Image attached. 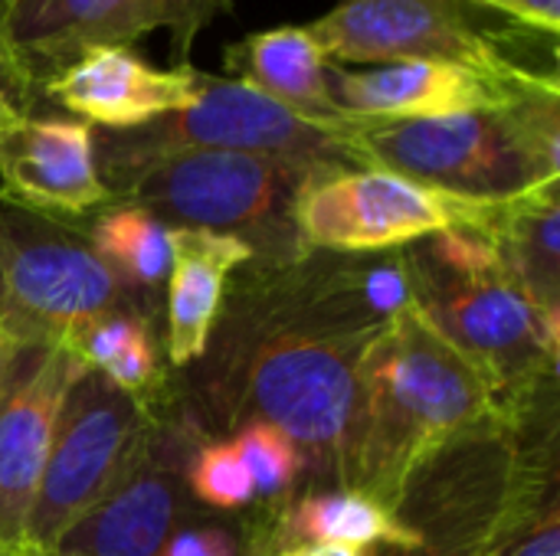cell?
Segmentation results:
<instances>
[{
    "mask_svg": "<svg viewBox=\"0 0 560 556\" xmlns=\"http://www.w3.org/2000/svg\"><path fill=\"white\" fill-rule=\"evenodd\" d=\"M141 433L138 397L85 370L56 416L49 456L26 521V547L52 556L62 534L102 498Z\"/></svg>",
    "mask_w": 560,
    "mask_h": 556,
    "instance_id": "8fae6325",
    "label": "cell"
},
{
    "mask_svg": "<svg viewBox=\"0 0 560 556\" xmlns=\"http://www.w3.org/2000/svg\"><path fill=\"white\" fill-rule=\"evenodd\" d=\"M502 10H512L538 26H548V29H560V0H489Z\"/></svg>",
    "mask_w": 560,
    "mask_h": 556,
    "instance_id": "f546056e",
    "label": "cell"
},
{
    "mask_svg": "<svg viewBox=\"0 0 560 556\" xmlns=\"http://www.w3.org/2000/svg\"><path fill=\"white\" fill-rule=\"evenodd\" d=\"M502 203L456 197L381 167H328L299 193L295 229L308 249L384 252L456 226L492 229Z\"/></svg>",
    "mask_w": 560,
    "mask_h": 556,
    "instance_id": "30bf717a",
    "label": "cell"
},
{
    "mask_svg": "<svg viewBox=\"0 0 560 556\" xmlns=\"http://www.w3.org/2000/svg\"><path fill=\"white\" fill-rule=\"evenodd\" d=\"M187 488L200 505L217 511H233L256 498L253 478L230 442H210L190 459Z\"/></svg>",
    "mask_w": 560,
    "mask_h": 556,
    "instance_id": "484cf974",
    "label": "cell"
},
{
    "mask_svg": "<svg viewBox=\"0 0 560 556\" xmlns=\"http://www.w3.org/2000/svg\"><path fill=\"white\" fill-rule=\"evenodd\" d=\"M226 288L220 334L200 357V410L223 429H282L318 488H358L364 439L361 364L384 324L358 265L266 262ZM390 318V315H387Z\"/></svg>",
    "mask_w": 560,
    "mask_h": 556,
    "instance_id": "6da1fadb",
    "label": "cell"
},
{
    "mask_svg": "<svg viewBox=\"0 0 560 556\" xmlns=\"http://www.w3.org/2000/svg\"><path fill=\"white\" fill-rule=\"evenodd\" d=\"M318 170L328 167L233 151H177L102 184L112 203L138 206L167 226L236 236L253 252H279V262H289L312 252L295 229V203Z\"/></svg>",
    "mask_w": 560,
    "mask_h": 556,
    "instance_id": "8992f818",
    "label": "cell"
},
{
    "mask_svg": "<svg viewBox=\"0 0 560 556\" xmlns=\"http://www.w3.org/2000/svg\"><path fill=\"white\" fill-rule=\"evenodd\" d=\"M560 184L502 203L492 226L495 249L545 318H560Z\"/></svg>",
    "mask_w": 560,
    "mask_h": 556,
    "instance_id": "ffe728a7",
    "label": "cell"
},
{
    "mask_svg": "<svg viewBox=\"0 0 560 556\" xmlns=\"http://www.w3.org/2000/svg\"><path fill=\"white\" fill-rule=\"evenodd\" d=\"M26 344V338L10 324V318L0 311V393L10 380V370H13V360H16V351Z\"/></svg>",
    "mask_w": 560,
    "mask_h": 556,
    "instance_id": "4dcf8cb0",
    "label": "cell"
},
{
    "mask_svg": "<svg viewBox=\"0 0 560 556\" xmlns=\"http://www.w3.org/2000/svg\"><path fill=\"white\" fill-rule=\"evenodd\" d=\"M279 556H364V551H354V547H299V551H282Z\"/></svg>",
    "mask_w": 560,
    "mask_h": 556,
    "instance_id": "1f68e13d",
    "label": "cell"
},
{
    "mask_svg": "<svg viewBox=\"0 0 560 556\" xmlns=\"http://www.w3.org/2000/svg\"><path fill=\"white\" fill-rule=\"evenodd\" d=\"M89 242L98 259L138 292L161 285L174 262V226L128 203L102 206Z\"/></svg>",
    "mask_w": 560,
    "mask_h": 556,
    "instance_id": "603a6c76",
    "label": "cell"
},
{
    "mask_svg": "<svg viewBox=\"0 0 560 556\" xmlns=\"http://www.w3.org/2000/svg\"><path fill=\"white\" fill-rule=\"evenodd\" d=\"M66 347L118 390L138 397L158 374V354L144 315H115L79 331Z\"/></svg>",
    "mask_w": 560,
    "mask_h": 556,
    "instance_id": "cb8c5ba5",
    "label": "cell"
},
{
    "mask_svg": "<svg viewBox=\"0 0 560 556\" xmlns=\"http://www.w3.org/2000/svg\"><path fill=\"white\" fill-rule=\"evenodd\" d=\"M410 305L518 410L558 364V321L545 318L502 262L492 229L456 226L400 259Z\"/></svg>",
    "mask_w": 560,
    "mask_h": 556,
    "instance_id": "3957f363",
    "label": "cell"
},
{
    "mask_svg": "<svg viewBox=\"0 0 560 556\" xmlns=\"http://www.w3.org/2000/svg\"><path fill=\"white\" fill-rule=\"evenodd\" d=\"M512 442V426L463 439L423 462L394 505L417 524V544H384L364 556H499L551 501Z\"/></svg>",
    "mask_w": 560,
    "mask_h": 556,
    "instance_id": "52a82bcc",
    "label": "cell"
},
{
    "mask_svg": "<svg viewBox=\"0 0 560 556\" xmlns=\"http://www.w3.org/2000/svg\"><path fill=\"white\" fill-rule=\"evenodd\" d=\"M177 151H233L282 157L308 167H364L354 151V134L315 125L259 88L210 72L203 75L197 98L180 111L128 131L95 128V161L102 180Z\"/></svg>",
    "mask_w": 560,
    "mask_h": 556,
    "instance_id": "ba28073f",
    "label": "cell"
},
{
    "mask_svg": "<svg viewBox=\"0 0 560 556\" xmlns=\"http://www.w3.org/2000/svg\"><path fill=\"white\" fill-rule=\"evenodd\" d=\"M0 311L26 341L69 344L102 318L141 315V301L89 233L0 193Z\"/></svg>",
    "mask_w": 560,
    "mask_h": 556,
    "instance_id": "9c48e42d",
    "label": "cell"
},
{
    "mask_svg": "<svg viewBox=\"0 0 560 556\" xmlns=\"http://www.w3.org/2000/svg\"><path fill=\"white\" fill-rule=\"evenodd\" d=\"M39 105L43 102H39L36 88L26 82V75L20 72V66L0 46V121H7L13 115H23V111H33Z\"/></svg>",
    "mask_w": 560,
    "mask_h": 556,
    "instance_id": "f1b7e54d",
    "label": "cell"
},
{
    "mask_svg": "<svg viewBox=\"0 0 560 556\" xmlns=\"http://www.w3.org/2000/svg\"><path fill=\"white\" fill-rule=\"evenodd\" d=\"M328 88L335 105L358 121H413L509 108L560 92V82L495 75L450 62H387L374 69L328 66Z\"/></svg>",
    "mask_w": 560,
    "mask_h": 556,
    "instance_id": "4fadbf2b",
    "label": "cell"
},
{
    "mask_svg": "<svg viewBox=\"0 0 560 556\" xmlns=\"http://www.w3.org/2000/svg\"><path fill=\"white\" fill-rule=\"evenodd\" d=\"M233 13V0H105L85 33V46H135L154 29H167L177 66H187L197 36Z\"/></svg>",
    "mask_w": 560,
    "mask_h": 556,
    "instance_id": "7402d4cb",
    "label": "cell"
},
{
    "mask_svg": "<svg viewBox=\"0 0 560 556\" xmlns=\"http://www.w3.org/2000/svg\"><path fill=\"white\" fill-rule=\"evenodd\" d=\"M180 518V475L154 436H135L102 498L62 534L52 556H158Z\"/></svg>",
    "mask_w": 560,
    "mask_h": 556,
    "instance_id": "2e32d148",
    "label": "cell"
},
{
    "mask_svg": "<svg viewBox=\"0 0 560 556\" xmlns=\"http://www.w3.org/2000/svg\"><path fill=\"white\" fill-rule=\"evenodd\" d=\"M358 492L394 505L436 452L512 426L518 410L407 301L368 344Z\"/></svg>",
    "mask_w": 560,
    "mask_h": 556,
    "instance_id": "7a4b0ae2",
    "label": "cell"
},
{
    "mask_svg": "<svg viewBox=\"0 0 560 556\" xmlns=\"http://www.w3.org/2000/svg\"><path fill=\"white\" fill-rule=\"evenodd\" d=\"M328 56L308 26H276L246 33L223 49V69L289 111L341 134L358 131V118L345 115L328 88Z\"/></svg>",
    "mask_w": 560,
    "mask_h": 556,
    "instance_id": "e0dca14e",
    "label": "cell"
},
{
    "mask_svg": "<svg viewBox=\"0 0 560 556\" xmlns=\"http://www.w3.org/2000/svg\"><path fill=\"white\" fill-rule=\"evenodd\" d=\"M253 256L256 252L236 236L174 226L164 328V347L174 367H190L203 357L210 334L217 331L230 279Z\"/></svg>",
    "mask_w": 560,
    "mask_h": 556,
    "instance_id": "ac0fdd59",
    "label": "cell"
},
{
    "mask_svg": "<svg viewBox=\"0 0 560 556\" xmlns=\"http://www.w3.org/2000/svg\"><path fill=\"white\" fill-rule=\"evenodd\" d=\"M0 556H43V554H36V551H30V547H0Z\"/></svg>",
    "mask_w": 560,
    "mask_h": 556,
    "instance_id": "d6a6232c",
    "label": "cell"
},
{
    "mask_svg": "<svg viewBox=\"0 0 560 556\" xmlns=\"http://www.w3.org/2000/svg\"><path fill=\"white\" fill-rule=\"evenodd\" d=\"M0 193L52 216L112 203L95 161V128L49 105L0 121Z\"/></svg>",
    "mask_w": 560,
    "mask_h": 556,
    "instance_id": "5bb4252c",
    "label": "cell"
},
{
    "mask_svg": "<svg viewBox=\"0 0 560 556\" xmlns=\"http://www.w3.org/2000/svg\"><path fill=\"white\" fill-rule=\"evenodd\" d=\"M331 66L450 62L560 82V29L489 0H338L308 23Z\"/></svg>",
    "mask_w": 560,
    "mask_h": 556,
    "instance_id": "5b68a950",
    "label": "cell"
},
{
    "mask_svg": "<svg viewBox=\"0 0 560 556\" xmlns=\"http://www.w3.org/2000/svg\"><path fill=\"white\" fill-rule=\"evenodd\" d=\"M230 446L236 449L240 462L246 465V472L253 478L256 495H262V498L282 495L305 472L295 442L269 423H249V426L236 429Z\"/></svg>",
    "mask_w": 560,
    "mask_h": 556,
    "instance_id": "d4e9b609",
    "label": "cell"
},
{
    "mask_svg": "<svg viewBox=\"0 0 560 556\" xmlns=\"http://www.w3.org/2000/svg\"><path fill=\"white\" fill-rule=\"evenodd\" d=\"M420 524L404 505H381L358 488H312L282 521V541L299 547H354L417 544Z\"/></svg>",
    "mask_w": 560,
    "mask_h": 556,
    "instance_id": "d6986e66",
    "label": "cell"
},
{
    "mask_svg": "<svg viewBox=\"0 0 560 556\" xmlns=\"http://www.w3.org/2000/svg\"><path fill=\"white\" fill-rule=\"evenodd\" d=\"M197 66H151L135 46H89L39 88V102L102 131H128L187 108L200 85Z\"/></svg>",
    "mask_w": 560,
    "mask_h": 556,
    "instance_id": "9a60e30c",
    "label": "cell"
},
{
    "mask_svg": "<svg viewBox=\"0 0 560 556\" xmlns=\"http://www.w3.org/2000/svg\"><path fill=\"white\" fill-rule=\"evenodd\" d=\"M105 0H0V46L39 88L85 46V33Z\"/></svg>",
    "mask_w": 560,
    "mask_h": 556,
    "instance_id": "44dd1931",
    "label": "cell"
},
{
    "mask_svg": "<svg viewBox=\"0 0 560 556\" xmlns=\"http://www.w3.org/2000/svg\"><path fill=\"white\" fill-rule=\"evenodd\" d=\"M158 556H236V544L220 528H187L171 534Z\"/></svg>",
    "mask_w": 560,
    "mask_h": 556,
    "instance_id": "83f0119b",
    "label": "cell"
},
{
    "mask_svg": "<svg viewBox=\"0 0 560 556\" xmlns=\"http://www.w3.org/2000/svg\"><path fill=\"white\" fill-rule=\"evenodd\" d=\"M89 367L59 341H26L0 393V547H26V521L69 387Z\"/></svg>",
    "mask_w": 560,
    "mask_h": 556,
    "instance_id": "7c38bea8",
    "label": "cell"
},
{
    "mask_svg": "<svg viewBox=\"0 0 560 556\" xmlns=\"http://www.w3.org/2000/svg\"><path fill=\"white\" fill-rule=\"evenodd\" d=\"M499 556H560L558 501L551 498Z\"/></svg>",
    "mask_w": 560,
    "mask_h": 556,
    "instance_id": "4316f807",
    "label": "cell"
},
{
    "mask_svg": "<svg viewBox=\"0 0 560 556\" xmlns=\"http://www.w3.org/2000/svg\"><path fill=\"white\" fill-rule=\"evenodd\" d=\"M354 151L364 167L456 197L512 200L560 184V92L450 118L361 121Z\"/></svg>",
    "mask_w": 560,
    "mask_h": 556,
    "instance_id": "277c9868",
    "label": "cell"
}]
</instances>
